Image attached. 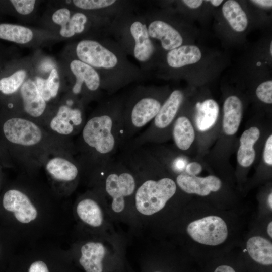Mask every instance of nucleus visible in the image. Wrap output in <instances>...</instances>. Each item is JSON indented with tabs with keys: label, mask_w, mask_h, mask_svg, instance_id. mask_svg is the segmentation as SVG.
<instances>
[{
	"label": "nucleus",
	"mask_w": 272,
	"mask_h": 272,
	"mask_svg": "<svg viewBox=\"0 0 272 272\" xmlns=\"http://www.w3.org/2000/svg\"><path fill=\"white\" fill-rule=\"evenodd\" d=\"M1 206L22 246L54 242L69 231L72 207L37 175L20 173L5 188Z\"/></svg>",
	"instance_id": "nucleus-1"
},
{
	"label": "nucleus",
	"mask_w": 272,
	"mask_h": 272,
	"mask_svg": "<svg viewBox=\"0 0 272 272\" xmlns=\"http://www.w3.org/2000/svg\"><path fill=\"white\" fill-rule=\"evenodd\" d=\"M0 145L14 167L31 175H38L52 155H76L73 140L58 137L42 125L3 109H0Z\"/></svg>",
	"instance_id": "nucleus-2"
},
{
	"label": "nucleus",
	"mask_w": 272,
	"mask_h": 272,
	"mask_svg": "<svg viewBox=\"0 0 272 272\" xmlns=\"http://www.w3.org/2000/svg\"><path fill=\"white\" fill-rule=\"evenodd\" d=\"M123 99L102 103L86 119L74 142L75 158L86 182L114 159L123 142Z\"/></svg>",
	"instance_id": "nucleus-3"
},
{
	"label": "nucleus",
	"mask_w": 272,
	"mask_h": 272,
	"mask_svg": "<svg viewBox=\"0 0 272 272\" xmlns=\"http://www.w3.org/2000/svg\"><path fill=\"white\" fill-rule=\"evenodd\" d=\"M87 183L90 188L96 189L102 195L111 217L123 218L129 214L133 218L136 178L121 160L114 159Z\"/></svg>",
	"instance_id": "nucleus-4"
},
{
	"label": "nucleus",
	"mask_w": 272,
	"mask_h": 272,
	"mask_svg": "<svg viewBox=\"0 0 272 272\" xmlns=\"http://www.w3.org/2000/svg\"><path fill=\"white\" fill-rule=\"evenodd\" d=\"M109 42L84 39L77 44L75 53L78 59L99 70L100 76L105 75L104 89L112 92L123 86L118 77H125L124 74L130 67L121 49Z\"/></svg>",
	"instance_id": "nucleus-5"
},
{
	"label": "nucleus",
	"mask_w": 272,
	"mask_h": 272,
	"mask_svg": "<svg viewBox=\"0 0 272 272\" xmlns=\"http://www.w3.org/2000/svg\"><path fill=\"white\" fill-rule=\"evenodd\" d=\"M163 103L149 87L137 88L124 102L123 146L156 116Z\"/></svg>",
	"instance_id": "nucleus-6"
},
{
	"label": "nucleus",
	"mask_w": 272,
	"mask_h": 272,
	"mask_svg": "<svg viewBox=\"0 0 272 272\" xmlns=\"http://www.w3.org/2000/svg\"><path fill=\"white\" fill-rule=\"evenodd\" d=\"M43 168L49 185L65 199L75 191L82 178L80 166L74 155H52L46 160Z\"/></svg>",
	"instance_id": "nucleus-7"
},
{
	"label": "nucleus",
	"mask_w": 272,
	"mask_h": 272,
	"mask_svg": "<svg viewBox=\"0 0 272 272\" xmlns=\"http://www.w3.org/2000/svg\"><path fill=\"white\" fill-rule=\"evenodd\" d=\"M76 227L91 232L108 230L109 216L104 198L99 192L89 188L79 195L72 207Z\"/></svg>",
	"instance_id": "nucleus-8"
},
{
	"label": "nucleus",
	"mask_w": 272,
	"mask_h": 272,
	"mask_svg": "<svg viewBox=\"0 0 272 272\" xmlns=\"http://www.w3.org/2000/svg\"><path fill=\"white\" fill-rule=\"evenodd\" d=\"M84 105L80 100L69 94L51 109L43 126L58 137L72 140L80 133L86 122Z\"/></svg>",
	"instance_id": "nucleus-9"
},
{
	"label": "nucleus",
	"mask_w": 272,
	"mask_h": 272,
	"mask_svg": "<svg viewBox=\"0 0 272 272\" xmlns=\"http://www.w3.org/2000/svg\"><path fill=\"white\" fill-rule=\"evenodd\" d=\"M1 109L32 120L43 126L49 116L51 108L39 94L35 82L25 81L18 92Z\"/></svg>",
	"instance_id": "nucleus-10"
},
{
	"label": "nucleus",
	"mask_w": 272,
	"mask_h": 272,
	"mask_svg": "<svg viewBox=\"0 0 272 272\" xmlns=\"http://www.w3.org/2000/svg\"><path fill=\"white\" fill-rule=\"evenodd\" d=\"M183 97V94L180 90L173 91L163 103L151 125L127 143L132 146H139L159 141L161 133L169 128L171 124L173 125V121L182 104Z\"/></svg>",
	"instance_id": "nucleus-11"
},
{
	"label": "nucleus",
	"mask_w": 272,
	"mask_h": 272,
	"mask_svg": "<svg viewBox=\"0 0 272 272\" xmlns=\"http://www.w3.org/2000/svg\"><path fill=\"white\" fill-rule=\"evenodd\" d=\"M76 80L70 93L84 104L96 99L100 94L101 80L98 73L92 66L75 59L70 65Z\"/></svg>",
	"instance_id": "nucleus-12"
},
{
	"label": "nucleus",
	"mask_w": 272,
	"mask_h": 272,
	"mask_svg": "<svg viewBox=\"0 0 272 272\" xmlns=\"http://www.w3.org/2000/svg\"><path fill=\"white\" fill-rule=\"evenodd\" d=\"M126 24L124 33L128 42V51L142 64L147 65L152 58L155 48L149 37L144 18H132Z\"/></svg>",
	"instance_id": "nucleus-13"
},
{
	"label": "nucleus",
	"mask_w": 272,
	"mask_h": 272,
	"mask_svg": "<svg viewBox=\"0 0 272 272\" xmlns=\"http://www.w3.org/2000/svg\"><path fill=\"white\" fill-rule=\"evenodd\" d=\"M186 230L195 241L207 245L220 244L228 236L226 223L216 216H209L192 221L188 224Z\"/></svg>",
	"instance_id": "nucleus-14"
},
{
	"label": "nucleus",
	"mask_w": 272,
	"mask_h": 272,
	"mask_svg": "<svg viewBox=\"0 0 272 272\" xmlns=\"http://www.w3.org/2000/svg\"><path fill=\"white\" fill-rule=\"evenodd\" d=\"M175 182L184 192L200 196H207L211 192L217 191L222 186L220 179L215 176L200 177L185 172L177 176Z\"/></svg>",
	"instance_id": "nucleus-15"
},
{
	"label": "nucleus",
	"mask_w": 272,
	"mask_h": 272,
	"mask_svg": "<svg viewBox=\"0 0 272 272\" xmlns=\"http://www.w3.org/2000/svg\"><path fill=\"white\" fill-rule=\"evenodd\" d=\"M150 38L160 41L162 47L170 51L181 46L183 38L180 33L168 23L161 20L146 21Z\"/></svg>",
	"instance_id": "nucleus-16"
},
{
	"label": "nucleus",
	"mask_w": 272,
	"mask_h": 272,
	"mask_svg": "<svg viewBox=\"0 0 272 272\" xmlns=\"http://www.w3.org/2000/svg\"><path fill=\"white\" fill-rule=\"evenodd\" d=\"M223 127L229 135L234 134L238 130L242 116V104L237 96L232 95L225 101L223 105Z\"/></svg>",
	"instance_id": "nucleus-17"
},
{
	"label": "nucleus",
	"mask_w": 272,
	"mask_h": 272,
	"mask_svg": "<svg viewBox=\"0 0 272 272\" xmlns=\"http://www.w3.org/2000/svg\"><path fill=\"white\" fill-rule=\"evenodd\" d=\"M26 72L18 70L12 73L0 72V107L11 100L25 81Z\"/></svg>",
	"instance_id": "nucleus-18"
},
{
	"label": "nucleus",
	"mask_w": 272,
	"mask_h": 272,
	"mask_svg": "<svg viewBox=\"0 0 272 272\" xmlns=\"http://www.w3.org/2000/svg\"><path fill=\"white\" fill-rule=\"evenodd\" d=\"M259 135V129L254 126L245 130L242 134L237 155V161L241 166L247 167L253 163L255 157L253 146Z\"/></svg>",
	"instance_id": "nucleus-19"
},
{
	"label": "nucleus",
	"mask_w": 272,
	"mask_h": 272,
	"mask_svg": "<svg viewBox=\"0 0 272 272\" xmlns=\"http://www.w3.org/2000/svg\"><path fill=\"white\" fill-rule=\"evenodd\" d=\"M201 57L199 48L195 45H183L168 51L167 62L172 68L178 69L197 62Z\"/></svg>",
	"instance_id": "nucleus-20"
},
{
	"label": "nucleus",
	"mask_w": 272,
	"mask_h": 272,
	"mask_svg": "<svg viewBox=\"0 0 272 272\" xmlns=\"http://www.w3.org/2000/svg\"><path fill=\"white\" fill-rule=\"evenodd\" d=\"M172 135L176 147L180 150H188L195 138V133L189 119L185 116H180L174 121Z\"/></svg>",
	"instance_id": "nucleus-21"
},
{
	"label": "nucleus",
	"mask_w": 272,
	"mask_h": 272,
	"mask_svg": "<svg viewBox=\"0 0 272 272\" xmlns=\"http://www.w3.org/2000/svg\"><path fill=\"white\" fill-rule=\"evenodd\" d=\"M246 248L250 256L256 262L264 265L272 263V244L268 240L253 236L246 243Z\"/></svg>",
	"instance_id": "nucleus-22"
},
{
	"label": "nucleus",
	"mask_w": 272,
	"mask_h": 272,
	"mask_svg": "<svg viewBox=\"0 0 272 272\" xmlns=\"http://www.w3.org/2000/svg\"><path fill=\"white\" fill-rule=\"evenodd\" d=\"M195 124L200 131L211 128L215 123L219 114V106L213 99H207L196 104Z\"/></svg>",
	"instance_id": "nucleus-23"
},
{
	"label": "nucleus",
	"mask_w": 272,
	"mask_h": 272,
	"mask_svg": "<svg viewBox=\"0 0 272 272\" xmlns=\"http://www.w3.org/2000/svg\"><path fill=\"white\" fill-rule=\"evenodd\" d=\"M222 12L225 18L235 31L240 32L246 29L247 17L238 2L234 0L226 1L223 5Z\"/></svg>",
	"instance_id": "nucleus-24"
},
{
	"label": "nucleus",
	"mask_w": 272,
	"mask_h": 272,
	"mask_svg": "<svg viewBox=\"0 0 272 272\" xmlns=\"http://www.w3.org/2000/svg\"><path fill=\"white\" fill-rule=\"evenodd\" d=\"M53 21L60 26V34L65 38H70L76 34L75 22L71 12L67 8L56 10L52 16Z\"/></svg>",
	"instance_id": "nucleus-25"
},
{
	"label": "nucleus",
	"mask_w": 272,
	"mask_h": 272,
	"mask_svg": "<svg viewBox=\"0 0 272 272\" xmlns=\"http://www.w3.org/2000/svg\"><path fill=\"white\" fill-rule=\"evenodd\" d=\"M72 2L75 7L84 10H107L112 9L118 4L115 0H74Z\"/></svg>",
	"instance_id": "nucleus-26"
},
{
	"label": "nucleus",
	"mask_w": 272,
	"mask_h": 272,
	"mask_svg": "<svg viewBox=\"0 0 272 272\" xmlns=\"http://www.w3.org/2000/svg\"><path fill=\"white\" fill-rule=\"evenodd\" d=\"M256 94L261 101L267 103H272V81L269 80L261 83L257 88Z\"/></svg>",
	"instance_id": "nucleus-27"
},
{
	"label": "nucleus",
	"mask_w": 272,
	"mask_h": 272,
	"mask_svg": "<svg viewBox=\"0 0 272 272\" xmlns=\"http://www.w3.org/2000/svg\"><path fill=\"white\" fill-rule=\"evenodd\" d=\"M9 3L18 13L22 15H28L33 11L36 1L11 0Z\"/></svg>",
	"instance_id": "nucleus-28"
},
{
	"label": "nucleus",
	"mask_w": 272,
	"mask_h": 272,
	"mask_svg": "<svg viewBox=\"0 0 272 272\" xmlns=\"http://www.w3.org/2000/svg\"><path fill=\"white\" fill-rule=\"evenodd\" d=\"M47 85L53 100L58 95L60 87L59 76L56 69L51 71L47 79Z\"/></svg>",
	"instance_id": "nucleus-29"
},
{
	"label": "nucleus",
	"mask_w": 272,
	"mask_h": 272,
	"mask_svg": "<svg viewBox=\"0 0 272 272\" xmlns=\"http://www.w3.org/2000/svg\"><path fill=\"white\" fill-rule=\"evenodd\" d=\"M35 83L39 94L47 103L52 100L50 92L47 87V79L37 77Z\"/></svg>",
	"instance_id": "nucleus-30"
},
{
	"label": "nucleus",
	"mask_w": 272,
	"mask_h": 272,
	"mask_svg": "<svg viewBox=\"0 0 272 272\" xmlns=\"http://www.w3.org/2000/svg\"><path fill=\"white\" fill-rule=\"evenodd\" d=\"M263 159L268 165H272V135H270L266 140L263 152Z\"/></svg>",
	"instance_id": "nucleus-31"
},
{
	"label": "nucleus",
	"mask_w": 272,
	"mask_h": 272,
	"mask_svg": "<svg viewBox=\"0 0 272 272\" xmlns=\"http://www.w3.org/2000/svg\"><path fill=\"white\" fill-rule=\"evenodd\" d=\"M202 170L201 166L197 162H191L187 164L185 168V172L190 175H195L199 173ZM183 173V172H182Z\"/></svg>",
	"instance_id": "nucleus-32"
},
{
	"label": "nucleus",
	"mask_w": 272,
	"mask_h": 272,
	"mask_svg": "<svg viewBox=\"0 0 272 272\" xmlns=\"http://www.w3.org/2000/svg\"><path fill=\"white\" fill-rule=\"evenodd\" d=\"M0 163L5 167L14 168L7 153L0 145Z\"/></svg>",
	"instance_id": "nucleus-33"
},
{
	"label": "nucleus",
	"mask_w": 272,
	"mask_h": 272,
	"mask_svg": "<svg viewBox=\"0 0 272 272\" xmlns=\"http://www.w3.org/2000/svg\"><path fill=\"white\" fill-rule=\"evenodd\" d=\"M182 2L191 9H196L199 7L203 3L201 0H184Z\"/></svg>",
	"instance_id": "nucleus-34"
},
{
	"label": "nucleus",
	"mask_w": 272,
	"mask_h": 272,
	"mask_svg": "<svg viewBox=\"0 0 272 272\" xmlns=\"http://www.w3.org/2000/svg\"><path fill=\"white\" fill-rule=\"evenodd\" d=\"M251 2L257 5L265 8H271L272 6V1L269 0H254L252 1Z\"/></svg>",
	"instance_id": "nucleus-35"
},
{
	"label": "nucleus",
	"mask_w": 272,
	"mask_h": 272,
	"mask_svg": "<svg viewBox=\"0 0 272 272\" xmlns=\"http://www.w3.org/2000/svg\"><path fill=\"white\" fill-rule=\"evenodd\" d=\"M214 272H235V271L232 267L223 265L218 266Z\"/></svg>",
	"instance_id": "nucleus-36"
},
{
	"label": "nucleus",
	"mask_w": 272,
	"mask_h": 272,
	"mask_svg": "<svg viewBox=\"0 0 272 272\" xmlns=\"http://www.w3.org/2000/svg\"><path fill=\"white\" fill-rule=\"evenodd\" d=\"M267 231L268 233V235L270 236V237H272V222H270L269 223L267 227Z\"/></svg>",
	"instance_id": "nucleus-37"
},
{
	"label": "nucleus",
	"mask_w": 272,
	"mask_h": 272,
	"mask_svg": "<svg viewBox=\"0 0 272 272\" xmlns=\"http://www.w3.org/2000/svg\"><path fill=\"white\" fill-rule=\"evenodd\" d=\"M222 0H211L210 2L214 6L217 7L219 6L222 3Z\"/></svg>",
	"instance_id": "nucleus-38"
},
{
	"label": "nucleus",
	"mask_w": 272,
	"mask_h": 272,
	"mask_svg": "<svg viewBox=\"0 0 272 272\" xmlns=\"http://www.w3.org/2000/svg\"><path fill=\"white\" fill-rule=\"evenodd\" d=\"M268 205L271 210L272 209V193H270L268 197Z\"/></svg>",
	"instance_id": "nucleus-39"
},
{
	"label": "nucleus",
	"mask_w": 272,
	"mask_h": 272,
	"mask_svg": "<svg viewBox=\"0 0 272 272\" xmlns=\"http://www.w3.org/2000/svg\"><path fill=\"white\" fill-rule=\"evenodd\" d=\"M3 167H4V166H3V165L0 163V182H1V177H2V176H1V174H2V168H3Z\"/></svg>",
	"instance_id": "nucleus-40"
},
{
	"label": "nucleus",
	"mask_w": 272,
	"mask_h": 272,
	"mask_svg": "<svg viewBox=\"0 0 272 272\" xmlns=\"http://www.w3.org/2000/svg\"><path fill=\"white\" fill-rule=\"evenodd\" d=\"M270 52L271 55L272 54V43H270Z\"/></svg>",
	"instance_id": "nucleus-41"
},
{
	"label": "nucleus",
	"mask_w": 272,
	"mask_h": 272,
	"mask_svg": "<svg viewBox=\"0 0 272 272\" xmlns=\"http://www.w3.org/2000/svg\"><path fill=\"white\" fill-rule=\"evenodd\" d=\"M260 64H261L260 63H258L257 64V65H260Z\"/></svg>",
	"instance_id": "nucleus-42"
},
{
	"label": "nucleus",
	"mask_w": 272,
	"mask_h": 272,
	"mask_svg": "<svg viewBox=\"0 0 272 272\" xmlns=\"http://www.w3.org/2000/svg\"><path fill=\"white\" fill-rule=\"evenodd\" d=\"M154 272H161V271H154Z\"/></svg>",
	"instance_id": "nucleus-43"
}]
</instances>
